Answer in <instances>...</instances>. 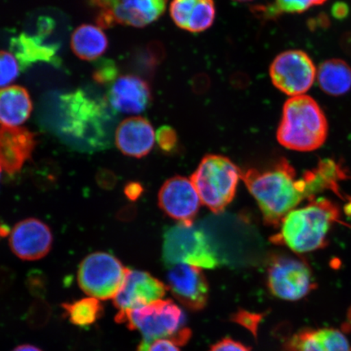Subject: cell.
Masks as SVG:
<instances>
[{"instance_id":"obj_1","label":"cell","mask_w":351,"mask_h":351,"mask_svg":"<svg viewBox=\"0 0 351 351\" xmlns=\"http://www.w3.org/2000/svg\"><path fill=\"white\" fill-rule=\"evenodd\" d=\"M241 178L256 199L267 225L276 226L304 199H313L326 190L339 193V184L346 174L337 162L324 159L298 179L293 166L282 159L267 169L241 171Z\"/></svg>"},{"instance_id":"obj_2","label":"cell","mask_w":351,"mask_h":351,"mask_svg":"<svg viewBox=\"0 0 351 351\" xmlns=\"http://www.w3.org/2000/svg\"><path fill=\"white\" fill-rule=\"evenodd\" d=\"M339 216V207L331 200L311 199L305 207L293 209L282 219L280 232L273 241L298 254L317 251L326 247L328 232Z\"/></svg>"},{"instance_id":"obj_3","label":"cell","mask_w":351,"mask_h":351,"mask_svg":"<svg viewBox=\"0 0 351 351\" xmlns=\"http://www.w3.org/2000/svg\"><path fill=\"white\" fill-rule=\"evenodd\" d=\"M328 134L326 114L311 96H295L285 103L276 132L283 147L297 152H313L323 146Z\"/></svg>"},{"instance_id":"obj_4","label":"cell","mask_w":351,"mask_h":351,"mask_svg":"<svg viewBox=\"0 0 351 351\" xmlns=\"http://www.w3.org/2000/svg\"><path fill=\"white\" fill-rule=\"evenodd\" d=\"M116 320L131 330L141 332L142 343L147 346L162 339H169L178 346L185 345L191 335L190 329L184 327L182 311L171 300H160L139 308L119 311Z\"/></svg>"},{"instance_id":"obj_5","label":"cell","mask_w":351,"mask_h":351,"mask_svg":"<svg viewBox=\"0 0 351 351\" xmlns=\"http://www.w3.org/2000/svg\"><path fill=\"white\" fill-rule=\"evenodd\" d=\"M240 177L241 170L229 158L208 155L191 180L201 203L214 213H221L234 199Z\"/></svg>"},{"instance_id":"obj_6","label":"cell","mask_w":351,"mask_h":351,"mask_svg":"<svg viewBox=\"0 0 351 351\" xmlns=\"http://www.w3.org/2000/svg\"><path fill=\"white\" fill-rule=\"evenodd\" d=\"M163 261L169 267L180 263L213 269L219 265L217 254L203 230L179 223L164 234Z\"/></svg>"},{"instance_id":"obj_7","label":"cell","mask_w":351,"mask_h":351,"mask_svg":"<svg viewBox=\"0 0 351 351\" xmlns=\"http://www.w3.org/2000/svg\"><path fill=\"white\" fill-rule=\"evenodd\" d=\"M267 278L270 292L287 301L300 300L317 288L313 271L306 262L289 254L271 257Z\"/></svg>"},{"instance_id":"obj_8","label":"cell","mask_w":351,"mask_h":351,"mask_svg":"<svg viewBox=\"0 0 351 351\" xmlns=\"http://www.w3.org/2000/svg\"><path fill=\"white\" fill-rule=\"evenodd\" d=\"M128 270L112 254L96 252L86 256L79 265L77 282L90 297L113 300L124 283Z\"/></svg>"},{"instance_id":"obj_9","label":"cell","mask_w":351,"mask_h":351,"mask_svg":"<svg viewBox=\"0 0 351 351\" xmlns=\"http://www.w3.org/2000/svg\"><path fill=\"white\" fill-rule=\"evenodd\" d=\"M92 4L98 10L100 27L119 24L141 28L164 14L167 0H92Z\"/></svg>"},{"instance_id":"obj_10","label":"cell","mask_w":351,"mask_h":351,"mask_svg":"<svg viewBox=\"0 0 351 351\" xmlns=\"http://www.w3.org/2000/svg\"><path fill=\"white\" fill-rule=\"evenodd\" d=\"M269 74L273 84L291 97L304 95L313 86L317 70L306 52L289 50L276 57Z\"/></svg>"},{"instance_id":"obj_11","label":"cell","mask_w":351,"mask_h":351,"mask_svg":"<svg viewBox=\"0 0 351 351\" xmlns=\"http://www.w3.org/2000/svg\"><path fill=\"white\" fill-rule=\"evenodd\" d=\"M60 101L64 126L68 133L82 138L91 131L98 134L103 130V123L108 117L106 105L102 101L90 97L82 90L62 95Z\"/></svg>"},{"instance_id":"obj_12","label":"cell","mask_w":351,"mask_h":351,"mask_svg":"<svg viewBox=\"0 0 351 351\" xmlns=\"http://www.w3.org/2000/svg\"><path fill=\"white\" fill-rule=\"evenodd\" d=\"M160 208L179 223L193 225L201 200L191 179L176 176L167 180L158 195Z\"/></svg>"},{"instance_id":"obj_13","label":"cell","mask_w":351,"mask_h":351,"mask_svg":"<svg viewBox=\"0 0 351 351\" xmlns=\"http://www.w3.org/2000/svg\"><path fill=\"white\" fill-rule=\"evenodd\" d=\"M167 283L176 300L188 309L200 311L207 305L209 287L199 267L184 263L170 267Z\"/></svg>"},{"instance_id":"obj_14","label":"cell","mask_w":351,"mask_h":351,"mask_svg":"<svg viewBox=\"0 0 351 351\" xmlns=\"http://www.w3.org/2000/svg\"><path fill=\"white\" fill-rule=\"evenodd\" d=\"M166 285L146 271L128 270L124 283L113 298L119 311L139 308L162 300Z\"/></svg>"},{"instance_id":"obj_15","label":"cell","mask_w":351,"mask_h":351,"mask_svg":"<svg viewBox=\"0 0 351 351\" xmlns=\"http://www.w3.org/2000/svg\"><path fill=\"white\" fill-rule=\"evenodd\" d=\"M52 234L46 223L29 218L13 228L10 244L13 253L23 261H37L46 256L52 247Z\"/></svg>"},{"instance_id":"obj_16","label":"cell","mask_w":351,"mask_h":351,"mask_svg":"<svg viewBox=\"0 0 351 351\" xmlns=\"http://www.w3.org/2000/svg\"><path fill=\"white\" fill-rule=\"evenodd\" d=\"M111 107L126 114H138L146 110L152 101V91L147 82L137 76H122L113 83L108 95Z\"/></svg>"},{"instance_id":"obj_17","label":"cell","mask_w":351,"mask_h":351,"mask_svg":"<svg viewBox=\"0 0 351 351\" xmlns=\"http://www.w3.org/2000/svg\"><path fill=\"white\" fill-rule=\"evenodd\" d=\"M35 143L28 130L0 125V167L8 173L17 172L32 156Z\"/></svg>"},{"instance_id":"obj_18","label":"cell","mask_w":351,"mask_h":351,"mask_svg":"<svg viewBox=\"0 0 351 351\" xmlns=\"http://www.w3.org/2000/svg\"><path fill=\"white\" fill-rule=\"evenodd\" d=\"M155 132L150 122L141 117L127 118L117 127L116 143L125 156L142 158L155 143Z\"/></svg>"},{"instance_id":"obj_19","label":"cell","mask_w":351,"mask_h":351,"mask_svg":"<svg viewBox=\"0 0 351 351\" xmlns=\"http://www.w3.org/2000/svg\"><path fill=\"white\" fill-rule=\"evenodd\" d=\"M170 15L178 27L191 33H201L213 25L216 7L213 0H173Z\"/></svg>"},{"instance_id":"obj_20","label":"cell","mask_w":351,"mask_h":351,"mask_svg":"<svg viewBox=\"0 0 351 351\" xmlns=\"http://www.w3.org/2000/svg\"><path fill=\"white\" fill-rule=\"evenodd\" d=\"M291 351H351V342L339 329H304L289 342Z\"/></svg>"},{"instance_id":"obj_21","label":"cell","mask_w":351,"mask_h":351,"mask_svg":"<svg viewBox=\"0 0 351 351\" xmlns=\"http://www.w3.org/2000/svg\"><path fill=\"white\" fill-rule=\"evenodd\" d=\"M43 39L22 33L19 37L12 38L11 51L19 61L22 70L27 69L38 62L60 65V60L56 56L59 50L58 44L45 45Z\"/></svg>"},{"instance_id":"obj_22","label":"cell","mask_w":351,"mask_h":351,"mask_svg":"<svg viewBox=\"0 0 351 351\" xmlns=\"http://www.w3.org/2000/svg\"><path fill=\"white\" fill-rule=\"evenodd\" d=\"M33 104L27 90L12 86L0 89V125L17 127L29 119Z\"/></svg>"},{"instance_id":"obj_23","label":"cell","mask_w":351,"mask_h":351,"mask_svg":"<svg viewBox=\"0 0 351 351\" xmlns=\"http://www.w3.org/2000/svg\"><path fill=\"white\" fill-rule=\"evenodd\" d=\"M320 89L331 96L343 95L351 89V68L346 61L330 59L324 61L317 70Z\"/></svg>"},{"instance_id":"obj_24","label":"cell","mask_w":351,"mask_h":351,"mask_svg":"<svg viewBox=\"0 0 351 351\" xmlns=\"http://www.w3.org/2000/svg\"><path fill=\"white\" fill-rule=\"evenodd\" d=\"M108 47V38L97 26L82 25L72 35V50L83 60L98 59L106 51Z\"/></svg>"},{"instance_id":"obj_25","label":"cell","mask_w":351,"mask_h":351,"mask_svg":"<svg viewBox=\"0 0 351 351\" xmlns=\"http://www.w3.org/2000/svg\"><path fill=\"white\" fill-rule=\"evenodd\" d=\"M73 324L78 326H91L102 314L103 307L97 298H88L63 306Z\"/></svg>"},{"instance_id":"obj_26","label":"cell","mask_w":351,"mask_h":351,"mask_svg":"<svg viewBox=\"0 0 351 351\" xmlns=\"http://www.w3.org/2000/svg\"><path fill=\"white\" fill-rule=\"evenodd\" d=\"M19 75V63L10 52L0 51V87L14 82Z\"/></svg>"},{"instance_id":"obj_27","label":"cell","mask_w":351,"mask_h":351,"mask_svg":"<svg viewBox=\"0 0 351 351\" xmlns=\"http://www.w3.org/2000/svg\"><path fill=\"white\" fill-rule=\"evenodd\" d=\"M327 0H276L274 14L279 13H302L314 6L322 5Z\"/></svg>"},{"instance_id":"obj_28","label":"cell","mask_w":351,"mask_h":351,"mask_svg":"<svg viewBox=\"0 0 351 351\" xmlns=\"http://www.w3.org/2000/svg\"><path fill=\"white\" fill-rule=\"evenodd\" d=\"M118 75L117 66L111 60H102L96 65L93 73L94 80L99 84H108L116 80Z\"/></svg>"},{"instance_id":"obj_29","label":"cell","mask_w":351,"mask_h":351,"mask_svg":"<svg viewBox=\"0 0 351 351\" xmlns=\"http://www.w3.org/2000/svg\"><path fill=\"white\" fill-rule=\"evenodd\" d=\"M232 319L240 326L248 329L252 335L257 336L258 328L263 319V315L249 313V311L240 310L232 315Z\"/></svg>"},{"instance_id":"obj_30","label":"cell","mask_w":351,"mask_h":351,"mask_svg":"<svg viewBox=\"0 0 351 351\" xmlns=\"http://www.w3.org/2000/svg\"><path fill=\"white\" fill-rule=\"evenodd\" d=\"M156 143L162 150L165 152H171L174 150L178 143V136L176 131L170 126H161L157 130L156 134Z\"/></svg>"},{"instance_id":"obj_31","label":"cell","mask_w":351,"mask_h":351,"mask_svg":"<svg viewBox=\"0 0 351 351\" xmlns=\"http://www.w3.org/2000/svg\"><path fill=\"white\" fill-rule=\"evenodd\" d=\"M209 351H251V350L239 341L225 339L213 345Z\"/></svg>"},{"instance_id":"obj_32","label":"cell","mask_w":351,"mask_h":351,"mask_svg":"<svg viewBox=\"0 0 351 351\" xmlns=\"http://www.w3.org/2000/svg\"><path fill=\"white\" fill-rule=\"evenodd\" d=\"M148 351H180L178 345L170 339H159L152 343Z\"/></svg>"},{"instance_id":"obj_33","label":"cell","mask_w":351,"mask_h":351,"mask_svg":"<svg viewBox=\"0 0 351 351\" xmlns=\"http://www.w3.org/2000/svg\"><path fill=\"white\" fill-rule=\"evenodd\" d=\"M349 7L343 2H337L332 6V14L336 19L343 20L349 15Z\"/></svg>"},{"instance_id":"obj_34","label":"cell","mask_w":351,"mask_h":351,"mask_svg":"<svg viewBox=\"0 0 351 351\" xmlns=\"http://www.w3.org/2000/svg\"><path fill=\"white\" fill-rule=\"evenodd\" d=\"M53 28V21L45 17V19L39 21L38 36L43 39V38L48 36L51 34Z\"/></svg>"},{"instance_id":"obj_35","label":"cell","mask_w":351,"mask_h":351,"mask_svg":"<svg viewBox=\"0 0 351 351\" xmlns=\"http://www.w3.org/2000/svg\"><path fill=\"white\" fill-rule=\"evenodd\" d=\"M143 188L138 183H130L125 189V193L127 197L131 200H136L141 195Z\"/></svg>"},{"instance_id":"obj_36","label":"cell","mask_w":351,"mask_h":351,"mask_svg":"<svg viewBox=\"0 0 351 351\" xmlns=\"http://www.w3.org/2000/svg\"><path fill=\"white\" fill-rule=\"evenodd\" d=\"M341 46L346 54L351 56V32L346 33L342 35Z\"/></svg>"},{"instance_id":"obj_37","label":"cell","mask_w":351,"mask_h":351,"mask_svg":"<svg viewBox=\"0 0 351 351\" xmlns=\"http://www.w3.org/2000/svg\"><path fill=\"white\" fill-rule=\"evenodd\" d=\"M13 351H41L37 348H35L34 346L30 345H23L19 346Z\"/></svg>"},{"instance_id":"obj_38","label":"cell","mask_w":351,"mask_h":351,"mask_svg":"<svg viewBox=\"0 0 351 351\" xmlns=\"http://www.w3.org/2000/svg\"><path fill=\"white\" fill-rule=\"evenodd\" d=\"M348 319H349V322L350 324H351V308L350 309L349 311V313H348Z\"/></svg>"},{"instance_id":"obj_39","label":"cell","mask_w":351,"mask_h":351,"mask_svg":"<svg viewBox=\"0 0 351 351\" xmlns=\"http://www.w3.org/2000/svg\"><path fill=\"white\" fill-rule=\"evenodd\" d=\"M234 1H237V2H247V1H252V0H234Z\"/></svg>"},{"instance_id":"obj_40","label":"cell","mask_w":351,"mask_h":351,"mask_svg":"<svg viewBox=\"0 0 351 351\" xmlns=\"http://www.w3.org/2000/svg\"><path fill=\"white\" fill-rule=\"evenodd\" d=\"M1 170H2V168H1V167H0V173H1Z\"/></svg>"}]
</instances>
